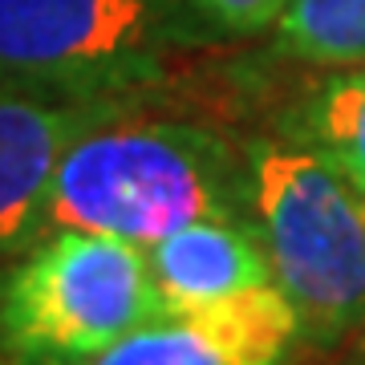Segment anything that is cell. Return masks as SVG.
<instances>
[{
  "mask_svg": "<svg viewBox=\"0 0 365 365\" xmlns=\"http://www.w3.org/2000/svg\"><path fill=\"white\" fill-rule=\"evenodd\" d=\"M199 220H248V146L203 122L126 110L69 146L45 235L73 227L146 248Z\"/></svg>",
  "mask_w": 365,
  "mask_h": 365,
  "instance_id": "cell-1",
  "label": "cell"
},
{
  "mask_svg": "<svg viewBox=\"0 0 365 365\" xmlns=\"http://www.w3.org/2000/svg\"><path fill=\"white\" fill-rule=\"evenodd\" d=\"M248 220L300 337L333 349L365 329V195L292 138L248 143Z\"/></svg>",
  "mask_w": 365,
  "mask_h": 365,
  "instance_id": "cell-2",
  "label": "cell"
},
{
  "mask_svg": "<svg viewBox=\"0 0 365 365\" xmlns=\"http://www.w3.org/2000/svg\"><path fill=\"white\" fill-rule=\"evenodd\" d=\"M163 317L138 244L49 232L0 268V353L13 365H86Z\"/></svg>",
  "mask_w": 365,
  "mask_h": 365,
  "instance_id": "cell-3",
  "label": "cell"
},
{
  "mask_svg": "<svg viewBox=\"0 0 365 365\" xmlns=\"http://www.w3.org/2000/svg\"><path fill=\"white\" fill-rule=\"evenodd\" d=\"M195 25L179 0H0V86L134 102L163 81Z\"/></svg>",
  "mask_w": 365,
  "mask_h": 365,
  "instance_id": "cell-4",
  "label": "cell"
},
{
  "mask_svg": "<svg viewBox=\"0 0 365 365\" xmlns=\"http://www.w3.org/2000/svg\"><path fill=\"white\" fill-rule=\"evenodd\" d=\"M300 317L276 284L191 313H163L86 365H288Z\"/></svg>",
  "mask_w": 365,
  "mask_h": 365,
  "instance_id": "cell-5",
  "label": "cell"
},
{
  "mask_svg": "<svg viewBox=\"0 0 365 365\" xmlns=\"http://www.w3.org/2000/svg\"><path fill=\"white\" fill-rule=\"evenodd\" d=\"M126 110L134 102H69L0 86V260L45 235L49 195L69 146Z\"/></svg>",
  "mask_w": 365,
  "mask_h": 365,
  "instance_id": "cell-6",
  "label": "cell"
},
{
  "mask_svg": "<svg viewBox=\"0 0 365 365\" xmlns=\"http://www.w3.org/2000/svg\"><path fill=\"white\" fill-rule=\"evenodd\" d=\"M143 252L163 313H191L248 288L276 284L252 220H199L146 244Z\"/></svg>",
  "mask_w": 365,
  "mask_h": 365,
  "instance_id": "cell-7",
  "label": "cell"
},
{
  "mask_svg": "<svg viewBox=\"0 0 365 365\" xmlns=\"http://www.w3.org/2000/svg\"><path fill=\"white\" fill-rule=\"evenodd\" d=\"M280 134L313 150L365 195V66L333 69L280 118Z\"/></svg>",
  "mask_w": 365,
  "mask_h": 365,
  "instance_id": "cell-8",
  "label": "cell"
},
{
  "mask_svg": "<svg viewBox=\"0 0 365 365\" xmlns=\"http://www.w3.org/2000/svg\"><path fill=\"white\" fill-rule=\"evenodd\" d=\"M276 49L309 66H365V0H288Z\"/></svg>",
  "mask_w": 365,
  "mask_h": 365,
  "instance_id": "cell-9",
  "label": "cell"
},
{
  "mask_svg": "<svg viewBox=\"0 0 365 365\" xmlns=\"http://www.w3.org/2000/svg\"><path fill=\"white\" fill-rule=\"evenodd\" d=\"M191 9L220 33L252 37V33L276 29L280 13L288 9V0H191Z\"/></svg>",
  "mask_w": 365,
  "mask_h": 365,
  "instance_id": "cell-10",
  "label": "cell"
},
{
  "mask_svg": "<svg viewBox=\"0 0 365 365\" xmlns=\"http://www.w3.org/2000/svg\"><path fill=\"white\" fill-rule=\"evenodd\" d=\"M337 365H365V329H357V333L345 341V353H341Z\"/></svg>",
  "mask_w": 365,
  "mask_h": 365,
  "instance_id": "cell-11",
  "label": "cell"
},
{
  "mask_svg": "<svg viewBox=\"0 0 365 365\" xmlns=\"http://www.w3.org/2000/svg\"><path fill=\"white\" fill-rule=\"evenodd\" d=\"M0 365H13V361H9V357H4V353H0Z\"/></svg>",
  "mask_w": 365,
  "mask_h": 365,
  "instance_id": "cell-12",
  "label": "cell"
}]
</instances>
